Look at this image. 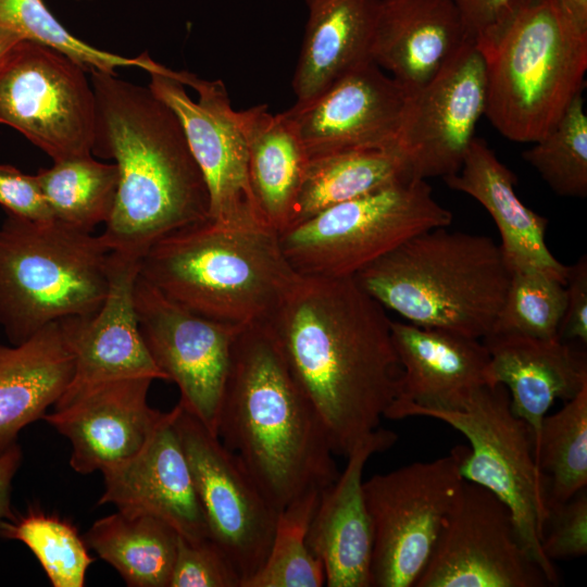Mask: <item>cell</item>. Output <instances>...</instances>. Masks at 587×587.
I'll list each match as a JSON object with an SVG mask.
<instances>
[{
    "instance_id": "1",
    "label": "cell",
    "mask_w": 587,
    "mask_h": 587,
    "mask_svg": "<svg viewBox=\"0 0 587 587\" xmlns=\"http://www.w3.org/2000/svg\"><path fill=\"white\" fill-rule=\"evenodd\" d=\"M264 323L334 454L347 458L380 427L399 394L402 370L385 308L353 277L298 274Z\"/></svg>"
},
{
    "instance_id": "2",
    "label": "cell",
    "mask_w": 587,
    "mask_h": 587,
    "mask_svg": "<svg viewBox=\"0 0 587 587\" xmlns=\"http://www.w3.org/2000/svg\"><path fill=\"white\" fill-rule=\"evenodd\" d=\"M97 123L92 155L114 159L116 198L100 235L140 261L164 236L209 218L210 195L173 110L149 87L91 70Z\"/></svg>"
},
{
    "instance_id": "3",
    "label": "cell",
    "mask_w": 587,
    "mask_h": 587,
    "mask_svg": "<svg viewBox=\"0 0 587 587\" xmlns=\"http://www.w3.org/2000/svg\"><path fill=\"white\" fill-rule=\"evenodd\" d=\"M217 437L278 511L339 475L324 423L265 323L242 327L234 341Z\"/></svg>"
},
{
    "instance_id": "4",
    "label": "cell",
    "mask_w": 587,
    "mask_h": 587,
    "mask_svg": "<svg viewBox=\"0 0 587 587\" xmlns=\"http://www.w3.org/2000/svg\"><path fill=\"white\" fill-rule=\"evenodd\" d=\"M139 275L191 312L242 327L267 322L298 276L259 213L209 217L164 236L140 259Z\"/></svg>"
},
{
    "instance_id": "5",
    "label": "cell",
    "mask_w": 587,
    "mask_h": 587,
    "mask_svg": "<svg viewBox=\"0 0 587 587\" xmlns=\"http://www.w3.org/2000/svg\"><path fill=\"white\" fill-rule=\"evenodd\" d=\"M353 278L411 324L483 339L495 327L511 271L491 237L437 227L407 240Z\"/></svg>"
},
{
    "instance_id": "6",
    "label": "cell",
    "mask_w": 587,
    "mask_h": 587,
    "mask_svg": "<svg viewBox=\"0 0 587 587\" xmlns=\"http://www.w3.org/2000/svg\"><path fill=\"white\" fill-rule=\"evenodd\" d=\"M485 114L505 138L536 142L583 93L587 34L566 24L547 0L522 7L485 46Z\"/></svg>"
},
{
    "instance_id": "7",
    "label": "cell",
    "mask_w": 587,
    "mask_h": 587,
    "mask_svg": "<svg viewBox=\"0 0 587 587\" xmlns=\"http://www.w3.org/2000/svg\"><path fill=\"white\" fill-rule=\"evenodd\" d=\"M0 227V326L20 345L47 325L93 314L109 286L111 250L100 235L5 212Z\"/></svg>"
},
{
    "instance_id": "8",
    "label": "cell",
    "mask_w": 587,
    "mask_h": 587,
    "mask_svg": "<svg viewBox=\"0 0 587 587\" xmlns=\"http://www.w3.org/2000/svg\"><path fill=\"white\" fill-rule=\"evenodd\" d=\"M452 218L426 180L404 177L317 213L279 234V240L297 274L353 277L412 237L448 227Z\"/></svg>"
},
{
    "instance_id": "9",
    "label": "cell",
    "mask_w": 587,
    "mask_h": 587,
    "mask_svg": "<svg viewBox=\"0 0 587 587\" xmlns=\"http://www.w3.org/2000/svg\"><path fill=\"white\" fill-rule=\"evenodd\" d=\"M421 416L447 423L470 442L461 447L462 477L495 494L511 511L521 544L558 585L553 563L541 541L548 516L545 477L535 461L534 438L528 425L511 410L502 384L475 390L461 410L427 411Z\"/></svg>"
},
{
    "instance_id": "10",
    "label": "cell",
    "mask_w": 587,
    "mask_h": 587,
    "mask_svg": "<svg viewBox=\"0 0 587 587\" xmlns=\"http://www.w3.org/2000/svg\"><path fill=\"white\" fill-rule=\"evenodd\" d=\"M461 447L363 480L374 545L372 587H414L464 480Z\"/></svg>"
},
{
    "instance_id": "11",
    "label": "cell",
    "mask_w": 587,
    "mask_h": 587,
    "mask_svg": "<svg viewBox=\"0 0 587 587\" xmlns=\"http://www.w3.org/2000/svg\"><path fill=\"white\" fill-rule=\"evenodd\" d=\"M87 74L64 53L20 40L0 65V124L53 162L92 154L97 104Z\"/></svg>"
},
{
    "instance_id": "12",
    "label": "cell",
    "mask_w": 587,
    "mask_h": 587,
    "mask_svg": "<svg viewBox=\"0 0 587 587\" xmlns=\"http://www.w3.org/2000/svg\"><path fill=\"white\" fill-rule=\"evenodd\" d=\"M202 507L210 539L241 578L265 563L279 511L241 460L179 403L174 421Z\"/></svg>"
},
{
    "instance_id": "13",
    "label": "cell",
    "mask_w": 587,
    "mask_h": 587,
    "mask_svg": "<svg viewBox=\"0 0 587 587\" xmlns=\"http://www.w3.org/2000/svg\"><path fill=\"white\" fill-rule=\"evenodd\" d=\"M544 571L520 541L508 505L463 480L414 587H545Z\"/></svg>"
},
{
    "instance_id": "14",
    "label": "cell",
    "mask_w": 587,
    "mask_h": 587,
    "mask_svg": "<svg viewBox=\"0 0 587 587\" xmlns=\"http://www.w3.org/2000/svg\"><path fill=\"white\" fill-rule=\"evenodd\" d=\"M134 302L147 350L166 380L178 387V403L217 436L232 349L242 326L191 312L139 274Z\"/></svg>"
},
{
    "instance_id": "15",
    "label": "cell",
    "mask_w": 587,
    "mask_h": 587,
    "mask_svg": "<svg viewBox=\"0 0 587 587\" xmlns=\"http://www.w3.org/2000/svg\"><path fill=\"white\" fill-rule=\"evenodd\" d=\"M485 105L484 58L465 41L427 84L405 97L395 150L408 176L426 180L455 174Z\"/></svg>"
},
{
    "instance_id": "16",
    "label": "cell",
    "mask_w": 587,
    "mask_h": 587,
    "mask_svg": "<svg viewBox=\"0 0 587 587\" xmlns=\"http://www.w3.org/2000/svg\"><path fill=\"white\" fill-rule=\"evenodd\" d=\"M148 74V87L176 114L203 174L210 195L209 217L260 213L249 185L239 114L224 83L160 63Z\"/></svg>"
},
{
    "instance_id": "17",
    "label": "cell",
    "mask_w": 587,
    "mask_h": 587,
    "mask_svg": "<svg viewBox=\"0 0 587 587\" xmlns=\"http://www.w3.org/2000/svg\"><path fill=\"white\" fill-rule=\"evenodd\" d=\"M407 93L377 64L365 63L314 98L284 111L309 158L395 150Z\"/></svg>"
},
{
    "instance_id": "18",
    "label": "cell",
    "mask_w": 587,
    "mask_h": 587,
    "mask_svg": "<svg viewBox=\"0 0 587 587\" xmlns=\"http://www.w3.org/2000/svg\"><path fill=\"white\" fill-rule=\"evenodd\" d=\"M176 407L162 417L133 457L102 470L99 504L129 516H151L190 541L209 539L207 520L175 429Z\"/></svg>"
},
{
    "instance_id": "19",
    "label": "cell",
    "mask_w": 587,
    "mask_h": 587,
    "mask_svg": "<svg viewBox=\"0 0 587 587\" xmlns=\"http://www.w3.org/2000/svg\"><path fill=\"white\" fill-rule=\"evenodd\" d=\"M139 260L111 251L110 286L93 314L60 322L64 341L74 358L65 400L92 385L127 377L166 380L141 337L134 302Z\"/></svg>"
},
{
    "instance_id": "20",
    "label": "cell",
    "mask_w": 587,
    "mask_h": 587,
    "mask_svg": "<svg viewBox=\"0 0 587 587\" xmlns=\"http://www.w3.org/2000/svg\"><path fill=\"white\" fill-rule=\"evenodd\" d=\"M153 380L140 376L99 383L45 414L42 419L71 442L75 472L102 471L141 449L163 415L147 401Z\"/></svg>"
},
{
    "instance_id": "21",
    "label": "cell",
    "mask_w": 587,
    "mask_h": 587,
    "mask_svg": "<svg viewBox=\"0 0 587 587\" xmlns=\"http://www.w3.org/2000/svg\"><path fill=\"white\" fill-rule=\"evenodd\" d=\"M390 325L402 371L386 419L461 410L475 390L491 385L490 355L480 339L409 322Z\"/></svg>"
},
{
    "instance_id": "22",
    "label": "cell",
    "mask_w": 587,
    "mask_h": 587,
    "mask_svg": "<svg viewBox=\"0 0 587 587\" xmlns=\"http://www.w3.org/2000/svg\"><path fill=\"white\" fill-rule=\"evenodd\" d=\"M396 440V433L379 427L347 457L345 470L321 490L307 544L321 561L328 587H372L374 534L362 477L367 460Z\"/></svg>"
},
{
    "instance_id": "23",
    "label": "cell",
    "mask_w": 587,
    "mask_h": 587,
    "mask_svg": "<svg viewBox=\"0 0 587 587\" xmlns=\"http://www.w3.org/2000/svg\"><path fill=\"white\" fill-rule=\"evenodd\" d=\"M482 341L490 355V384L508 389L511 410L530 428L536 448L552 403L587 386L586 355L559 338L494 333Z\"/></svg>"
},
{
    "instance_id": "24",
    "label": "cell",
    "mask_w": 587,
    "mask_h": 587,
    "mask_svg": "<svg viewBox=\"0 0 587 587\" xmlns=\"http://www.w3.org/2000/svg\"><path fill=\"white\" fill-rule=\"evenodd\" d=\"M465 41L451 0H379L372 61L409 95L427 84Z\"/></svg>"
},
{
    "instance_id": "25",
    "label": "cell",
    "mask_w": 587,
    "mask_h": 587,
    "mask_svg": "<svg viewBox=\"0 0 587 587\" xmlns=\"http://www.w3.org/2000/svg\"><path fill=\"white\" fill-rule=\"evenodd\" d=\"M447 186L478 201L494 220L509 270H536L565 285L567 265L546 243L548 218L527 208L515 192L516 176L487 142L474 137L461 168L444 178Z\"/></svg>"
},
{
    "instance_id": "26",
    "label": "cell",
    "mask_w": 587,
    "mask_h": 587,
    "mask_svg": "<svg viewBox=\"0 0 587 587\" xmlns=\"http://www.w3.org/2000/svg\"><path fill=\"white\" fill-rule=\"evenodd\" d=\"M308 20L291 82L296 102L372 61L379 0H305Z\"/></svg>"
},
{
    "instance_id": "27",
    "label": "cell",
    "mask_w": 587,
    "mask_h": 587,
    "mask_svg": "<svg viewBox=\"0 0 587 587\" xmlns=\"http://www.w3.org/2000/svg\"><path fill=\"white\" fill-rule=\"evenodd\" d=\"M74 358L60 322H53L20 345H0V451L18 433L42 419L70 385Z\"/></svg>"
},
{
    "instance_id": "28",
    "label": "cell",
    "mask_w": 587,
    "mask_h": 587,
    "mask_svg": "<svg viewBox=\"0 0 587 587\" xmlns=\"http://www.w3.org/2000/svg\"><path fill=\"white\" fill-rule=\"evenodd\" d=\"M246 140L247 171L254 202L266 222L282 234L288 223L309 155L285 114L260 104L238 111Z\"/></svg>"
},
{
    "instance_id": "29",
    "label": "cell",
    "mask_w": 587,
    "mask_h": 587,
    "mask_svg": "<svg viewBox=\"0 0 587 587\" xmlns=\"http://www.w3.org/2000/svg\"><path fill=\"white\" fill-rule=\"evenodd\" d=\"M404 177H409L407 168L396 150H357L309 158L285 230L333 205Z\"/></svg>"
},
{
    "instance_id": "30",
    "label": "cell",
    "mask_w": 587,
    "mask_h": 587,
    "mask_svg": "<svg viewBox=\"0 0 587 587\" xmlns=\"http://www.w3.org/2000/svg\"><path fill=\"white\" fill-rule=\"evenodd\" d=\"M178 534L151 516L121 512L97 520L85 542L130 587H168Z\"/></svg>"
},
{
    "instance_id": "31",
    "label": "cell",
    "mask_w": 587,
    "mask_h": 587,
    "mask_svg": "<svg viewBox=\"0 0 587 587\" xmlns=\"http://www.w3.org/2000/svg\"><path fill=\"white\" fill-rule=\"evenodd\" d=\"M36 176L54 220L92 233L110 218L118 186L115 163L80 155L55 161Z\"/></svg>"
},
{
    "instance_id": "32",
    "label": "cell",
    "mask_w": 587,
    "mask_h": 587,
    "mask_svg": "<svg viewBox=\"0 0 587 587\" xmlns=\"http://www.w3.org/2000/svg\"><path fill=\"white\" fill-rule=\"evenodd\" d=\"M545 477L547 508L563 503L587 485V386L546 415L535 448Z\"/></svg>"
},
{
    "instance_id": "33",
    "label": "cell",
    "mask_w": 587,
    "mask_h": 587,
    "mask_svg": "<svg viewBox=\"0 0 587 587\" xmlns=\"http://www.w3.org/2000/svg\"><path fill=\"white\" fill-rule=\"evenodd\" d=\"M321 490L311 489L278 513L270 552L263 566L242 587H322L325 573L307 544L310 522Z\"/></svg>"
},
{
    "instance_id": "34",
    "label": "cell",
    "mask_w": 587,
    "mask_h": 587,
    "mask_svg": "<svg viewBox=\"0 0 587 587\" xmlns=\"http://www.w3.org/2000/svg\"><path fill=\"white\" fill-rule=\"evenodd\" d=\"M0 536L23 542L37 558L53 587H84L93 559L76 527L40 510L0 522Z\"/></svg>"
},
{
    "instance_id": "35",
    "label": "cell",
    "mask_w": 587,
    "mask_h": 587,
    "mask_svg": "<svg viewBox=\"0 0 587 587\" xmlns=\"http://www.w3.org/2000/svg\"><path fill=\"white\" fill-rule=\"evenodd\" d=\"M523 151V159L561 197H587V115L583 95L571 102L554 127Z\"/></svg>"
},
{
    "instance_id": "36",
    "label": "cell",
    "mask_w": 587,
    "mask_h": 587,
    "mask_svg": "<svg viewBox=\"0 0 587 587\" xmlns=\"http://www.w3.org/2000/svg\"><path fill=\"white\" fill-rule=\"evenodd\" d=\"M0 28L53 48L82 64L89 73L91 70L115 73V68L128 66L149 73L157 65L147 52L126 58L86 43L73 36L42 0H0Z\"/></svg>"
},
{
    "instance_id": "37",
    "label": "cell",
    "mask_w": 587,
    "mask_h": 587,
    "mask_svg": "<svg viewBox=\"0 0 587 587\" xmlns=\"http://www.w3.org/2000/svg\"><path fill=\"white\" fill-rule=\"evenodd\" d=\"M565 305V285L557 278L536 270L512 272L491 334L558 338Z\"/></svg>"
},
{
    "instance_id": "38",
    "label": "cell",
    "mask_w": 587,
    "mask_h": 587,
    "mask_svg": "<svg viewBox=\"0 0 587 587\" xmlns=\"http://www.w3.org/2000/svg\"><path fill=\"white\" fill-rule=\"evenodd\" d=\"M168 587H241V578L210 538L190 541L178 535Z\"/></svg>"
},
{
    "instance_id": "39",
    "label": "cell",
    "mask_w": 587,
    "mask_h": 587,
    "mask_svg": "<svg viewBox=\"0 0 587 587\" xmlns=\"http://www.w3.org/2000/svg\"><path fill=\"white\" fill-rule=\"evenodd\" d=\"M541 548L551 562L579 558L587 552V492L548 508Z\"/></svg>"
},
{
    "instance_id": "40",
    "label": "cell",
    "mask_w": 587,
    "mask_h": 587,
    "mask_svg": "<svg viewBox=\"0 0 587 587\" xmlns=\"http://www.w3.org/2000/svg\"><path fill=\"white\" fill-rule=\"evenodd\" d=\"M467 41L480 48L507 25L512 16L533 0H451Z\"/></svg>"
},
{
    "instance_id": "41",
    "label": "cell",
    "mask_w": 587,
    "mask_h": 587,
    "mask_svg": "<svg viewBox=\"0 0 587 587\" xmlns=\"http://www.w3.org/2000/svg\"><path fill=\"white\" fill-rule=\"evenodd\" d=\"M0 205L5 212L33 221L53 218L36 174L8 164H0Z\"/></svg>"
},
{
    "instance_id": "42",
    "label": "cell",
    "mask_w": 587,
    "mask_h": 587,
    "mask_svg": "<svg viewBox=\"0 0 587 587\" xmlns=\"http://www.w3.org/2000/svg\"><path fill=\"white\" fill-rule=\"evenodd\" d=\"M566 305L558 338L587 344V258L583 255L567 267Z\"/></svg>"
},
{
    "instance_id": "43",
    "label": "cell",
    "mask_w": 587,
    "mask_h": 587,
    "mask_svg": "<svg viewBox=\"0 0 587 587\" xmlns=\"http://www.w3.org/2000/svg\"><path fill=\"white\" fill-rule=\"evenodd\" d=\"M21 461L22 451L16 442L0 451V522L12 515L10 508L12 480Z\"/></svg>"
},
{
    "instance_id": "44",
    "label": "cell",
    "mask_w": 587,
    "mask_h": 587,
    "mask_svg": "<svg viewBox=\"0 0 587 587\" xmlns=\"http://www.w3.org/2000/svg\"><path fill=\"white\" fill-rule=\"evenodd\" d=\"M571 27L587 34V0H547Z\"/></svg>"
},
{
    "instance_id": "45",
    "label": "cell",
    "mask_w": 587,
    "mask_h": 587,
    "mask_svg": "<svg viewBox=\"0 0 587 587\" xmlns=\"http://www.w3.org/2000/svg\"><path fill=\"white\" fill-rule=\"evenodd\" d=\"M22 39L17 34L0 28V65L11 49Z\"/></svg>"
}]
</instances>
